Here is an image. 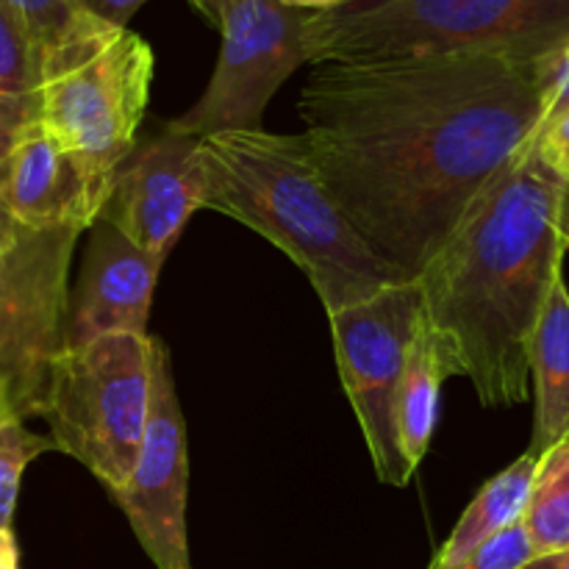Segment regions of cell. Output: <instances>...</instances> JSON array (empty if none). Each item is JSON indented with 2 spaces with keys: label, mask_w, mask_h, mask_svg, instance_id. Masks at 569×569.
Here are the masks:
<instances>
[{
  "label": "cell",
  "mask_w": 569,
  "mask_h": 569,
  "mask_svg": "<svg viewBox=\"0 0 569 569\" xmlns=\"http://www.w3.org/2000/svg\"><path fill=\"white\" fill-rule=\"evenodd\" d=\"M533 559H537V553H533L520 520L445 569H526Z\"/></svg>",
  "instance_id": "cell-20"
},
{
  "label": "cell",
  "mask_w": 569,
  "mask_h": 569,
  "mask_svg": "<svg viewBox=\"0 0 569 569\" xmlns=\"http://www.w3.org/2000/svg\"><path fill=\"white\" fill-rule=\"evenodd\" d=\"M153 70V48L139 33L78 11L42 48L37 122L67 153L114 181L137 144Z\"/></svg>",
  "instance_id": "cell-5"
},
{
  "label": "cell",
  "mask_w": 569,
  "mask_h": 569,
  "mask_svg": "<svg viewBox=\"0 0 569 569\" xmlns=\"http://www.w3.org/2000/svg\"><path fill=\"white\" fill-rule=\"evenodd\" d=\"M556 226H559V237L565 250H569V176L561 178L559 192V214H556Z\"/></svg>",
  "instance_id": "cell-27"
},
{
  "label": "cell",
  "mask_w": 569,
  "mask_h": 569,
  "mask_svg": "<svg viewBox=\"0 0 569 569\" xmlns=\"http://www.w3.org/2000/svg\"><path fill=\"white\" fill-rule=\"evenodd\" d=\"M522 528L537 559L569 553V433L539 456Z\"/></svg>",
  "instance_id": "cell-17"
},
{
  "label": "cell",
  "mask_w": 569,
  "mask_h": 569,
  "mask_svg": "<svg viewBox=\"0 0 569 569\" xmlns=\"http://www.w3.org/2000/svg\"><path fill=\"white\" fill-rule=\"evenodd\" d=\"M569 48V0H342L306 14V64L492 53L542 64Z\"/></svg>",
  "instance_id": "cell-4"
},
{
  "label": "cell",
  "mask_w": 569,
  "mask_h": 569,
  "mask_svg": "<svg viewBox=\"0 0 569 569\" xmlns=\"http://www.w3.org/2000/svg\"><path fill=\"white\" fill-rule=\"evenodd\" d=\"M533 150L539 153V159L556 172V176L567 178L569 176V111H565L556 120L545 122L531 139Z\"/></svg>",
  "instance_id": "cell-24"
},
{
  "label": "cell",
  "mask_w": 569,
  "mask_h": 569,
  "mask_svg": "<svg viewBox=\"0 0 569 569\" xmlns=\"http://www.w3.org/2000/svg\"><path fill=\"white\" fill-rule=\"evenodd\" d=\"M78 237L70 228L31 231L0 209V415L44 417Z\"/></svg>",
  "instance_id": "cell-7"
},
{
  "label": "cell",
  "mask_w": 569,
  "mask_h": 569,
  "mask_svg": "<svg viewBox=\"0 0 569 569\" xmlns=\"http://www.w3.org/2000/svg\"><path fill=\"white\" fill-rule=\"evenodd\" d=\"M161 264L164 259L139 250L111 222L98 217L78 287L67 298L64 348H78L109 333H148Z\"/></svg>",
  "instance_id": "cell-13"
},
{
  "label": "cell",
  "mask_w": 569,
  "mask_h": 569,
  "mask_svg": "<svg viewBox=\"0 0 569 569\" xmlns=\"http://www.w3.org/2000/svg\"><path fill=\"white\" fill-rule=\"evenodd\" d=\"M281 3L289 6V9L306 11V14H317V11L333 9V6H339L342 0H281Z\"/></svg>",
  "instance_id": "cell-29"
},
{
  "label": "cell",
  "mask_w": 569,
  "mask_h": 569,
  "mask_svg": "<svg viewBox=\"0 0 569 569\" xmlns=\"http://www.w3.org/2000/svg\"><path fill=\"white\" fill-rule=\"evenodd\" d=\"M56 450L53 439L33 433L17 415H0V528H11L26 467L37 456Z\"/></svg>",
  "instance_id": "cell-19"
},
{
  "label": "cell",
  "mask_w": 569,
  "mask_h": 569,
  "mask_svg": "<svg viewBox=\"0 0 569 569\" xmlns=\"http://www.w3.org/2000/svg\"><path fill=\"white\" fill-rule=\"evenodd\" d=\"M453 376H459V367H456L448 342L420 311L409 353H406L398 398H395L398 448L411 476L431 448L439 420V395H442L445 381Z\"/></svg>",
  "instance_id": "cell-14"
},
{
  "label": "cell",
  "mask_w": 569,
  "mask_h": 569,
  "mask_svg": "<svg viewBox=\"0 0 569 569\" xmlns=\"http://www.w3.org/2000/svg\"><path fill=\"white\" fill-rule=\"evenodd\" d=\"M33 120H37L33 94L31 98H9V94H0V176H3L6 161H9L17 139L22 137V131Z\"/></svg>",
  "instance_id": "cell-23"
},
{
  "label": "cell",
  "mask_w": 569,
  "mask_h": 569,
  "mask_svg": "<svg viewBox=\"0 0 569 569\" xmlns=\"http://www.w3.org/2000/svg\"><path fill=\"white\" fill-rule=\"evenodd\" d=\"M3 3L26 20L39 48H48L81 11L76 0H3Z\"/></svg>",
  "instance_id": "cell-21"
},
{
  "label": "cell",
  "mask_w": 569,
  "mask_h": 569,
  "mask_svg": "<svg viewBox=\"0 0 569 569\" xmlns=\"http://www.w3.org/2000/svg\"><path fill=\"white\" fill-rule=\"evenodd\" d=\"M187 3L192 6V9L198 11L206 22H209V26L217 28V22H220L222 3H226V0H187Z\"/></svg>",
  "instance_id": "cell-28"
},
{
  "label": "cell",
  "mask_w": 569,
  "mask_h": 569,
  "mask_svg": "<svg viewBox=\"0 0 569 569\" xmlns=\"http://www.w3.org/2000/svg\"><path fill=\"white\" fill-rule=\"evenodd\" d=\"M42 48L31 28L11 6L0 0V94L31 98L39 83Z\"/></svg>",
  "instance_id": "cell-18"
},
{
  "label": "cell",
  "mask_w": 569,
  "mask_h": 569,
  "mask_svg": "<svg viewBox=\"0 0 569 569\" xmlns=\"http://www.w3.org/2000/svg\"><path fill=\"white\" fill-rule=\"evenodd\" d=\"M76 3L78 9L98 17V20L114 22V26H128V20H131L148 0H76Z\"/></svg>",
  "instance_id": "cell-25"
},
{
  "label": "cell",
  "mask_w": 569,
  "mask_h": 569,
  "mask_svg": "<svg viewBox=\"0 0 569 569\" xmlns=\"http://www.w3.org/2000/svg\"><path fill=\"white\" fill-rule=\"evenodd\" d=\"M109 178L67 153L37 120L22 131L0 176V200L17 226L31 231L83 233L111 192Z\"/></svg>",
  "instance_id": "cell-12"
},
{
  "label": "cell",
  "mask_w": 569,
  "mask_h": 569,
  "mask_svg": "<svg viewBox=\"0 0 569 569\" xmlns=\"http://www.w3.org/2000/svg\"><path fill=\"white\" fill-rule=\"evenodd\" d=\"M0 209H3V200H0Z\"/></svg>",
  "instance_id": "cell-31"
},
{
  "label": "cell",
  "mask_w": 569,
  "mask_h": 569,
  "mask_svg": "<svg viewBox=\"0 0 569 569\" xmlns=\"http://www.w3.org/2000/svg\"><path fill=\"white\" fill-rule=\"evenodd\" d=\"M311 167L372 253L415 281L531 144L539 64L445 53L315 64L298 100Z\"/></svg>",
  "instance_id": "cell-1"
},
{
  "label": "cell",
  "mask_w": 569,
  "mask_h": 569,
  "mask_svg": "<svg viewBox=\"0 0 569 569\" xmlns=\"http://www.w3.org/2000/svg\"><path fill=\"white\" fill-rule=\"evenodd\" d=\"M526 569H569V553L545 556V559H533Z\"/></svg>",
  "instance_id": "cell-30"
},
{
  "label": "cell",
  "mask_w": 569,
  "mask_h": 569,
  "mask_svg": "<svg viewBox=\"0 0 569 569\" xmlns=\"http://www.w3.org/2000/svg\"><path fill=\"white\" fill-rule=\"evenodd\" d=\"M420 311V289L415 281H403L328 315L342 387L365 433L378 481L387 487L411 481L398 448L395 398Z\"/></svg>",
  "instance_id": "cell-8"
},
{
  "label": "cell",
  "mask_w": 569,
  "mask_h": 569,
  "mask_svg": "<svg viewBox=\"0 0 569 569\" xmlns=\"http://www.w3.org/2000/svg\"><path fill=\"white\" fill-rule=\"evenodd\" d=\"M200 209L220 211L289 256L328 315L411 281L367 248L311 167L300 133L222 131L200 137Z\"/></svg>",
  "instance_id": "cell-3"
},
{
  "label": "cell",
  "mask_w": 569,
  "mask_h": 569,
  "mask_svg": "<svg viewBox=\"0 0 569 569\" xmlns=\"http://www.w3.org/2000/svg\"><path fill=\"white\" fill-rule=\"evenodd\" d=\"M198 142L200 137L167 126L133 144L111 183L100 217L156 259L170 256L189 217L200 209Z\"/></svg>",
  "instance_id": "cell-11"
},
{
  "label": "cell",
  "mask_w": 569,
  "mask_h": 569,
  "mask_svg": "<svg viewBox=\"0 0 569 569\" xmlns=\"http://www.w3.org/2000/svg\"><path fill=\"white\" fill-rule=\"evenodd\" d=\"M303 26L306 11L281 0H226L217 22L222 44L209 87L170 126L192 137L259 131L272 94L306 64Z\"/></svg>",
  "instance_id": "cell-9"
},
{
  "label": "cell",
  "mask_w": 569,
  "mask_h": 569,
  "mask_svg": "<svg viewBox=\"0 0 569 569\" xmlns=\"http://www.w3.org/2000/svg\"><path fill=\"white\" fill-rule=\"evenodd\" d=\"M539 76H542L545 87V114L542 122H539V128H542L545 122L556 120V117L569 111V48L556 53L553 59L542 61Z\"/></svg>",
  "instance_id": "cell-22"
},
{
  "label": "cell",
  "mask_w": 569,
  "mask_h": 569,
  "mask_svg": "<svg viewBox=\"0 0 569 569\" xmlns=\"http://www.w3.org/2000/svg\"><path fill=\"white\" fill-rule=\"evenodd\" d=\"M150 333H109L53 361L44 420L56 450L81 461L109 492L128 481L142 448L153 389Z\"/></svg>",
  "instance_id": "cell-6"
},
{
  "label": "cell",
  "mask_w": 569,
  "mask_h": 569,
  "mask_svg": "<svg viewBox=\"0 0 569 569\" xmlns=\"http://www.w3.org/2000/svg\"><path fill=\"white\" fill-rule=\"evenodd\" d=\"M0 569H20V545L11 528H0Z\"/></svg>",
  "instance_id": "cell-26"
},
{
  "label": "cell",
  "mask_w": 569,
  "mask_h": 569,
  "mask_svg": "<svg viewBox=\"0 0 569 569\" xmlns=\"http://www.w3.org/2000/svg\"><path fill=\"white\" fill-rule=\"evenodd\" d=\"M559 192L561 176L528 144L415 278L422 315L487 409L528 400L533 331L565 272Z\"/></svg>",
  "instance_id": "cell-2"
},
{
  "label": "cell",
  "mask_w": 569,
  "mask_h": 569,
  "mask_svg": "<svg viewBox=\"0 0 569 569\" xmlns=\"http://www.w3.org/2000/svg\"><path fill=\"white\" fill-rule=\"evenodd\" d=\"M537 461L539 459L533 453H522L515 465H509L492 481L483 483L481 492L467 506L461 520L456 522L453 533L439 548V553L433 556L428 569H445L456 565L467 553L481 548L483 542L498 537L500 531L520 522L528 503V495H531L533 476H537Z\"/></svg>",
  "instance_id": "cell-16"
},
{
  "label": "cell",
  "mask_w": 569,
  "mask_h": 569,
  "mask_svg": "<svg viewBox=\"0 0 569 569\" xmlns=\"http://www.w3.org/2000/svg\"><path fill=\"white\" fill-rule=\"evenodd\" d=\"M187 426L170 350L153 342V389L142 448L128 481L109 492L156 569H192L187 539Z\"/></svg>",
  "instance_id": "cell-10"
},
{
  "label": "cell",
  "mask_w": 569,
  "mask_h": 569,
  "mask_svg": "<svg viewBox=\"0 0 569 569\" xmlns=\"http://www.w3.org/2000/svg\"><path fill=\"white\" fill-rule=\"evenodd\" d=\"M533 437L528 453L539 456L569 433V289L565 272L553 281L531 339Z\"/></svg>",
  "instance_id": "cell-15"
}]
</instances>
